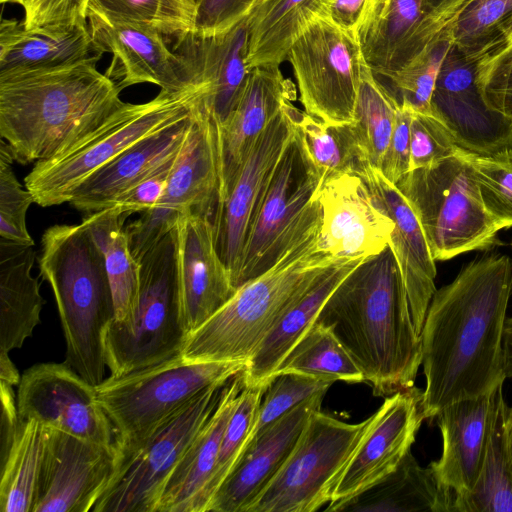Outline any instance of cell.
Returning a JSON list of instances; mask_svg holds the SVG:
<instances>
[{"mask_svg": "<svg viewBox=\"0 0 512 512\" xmlns=\"http://www.w3.org/2000/svg\"><path fill=\"white\" fill-rule=\"evenodd\" d=\"M511 296L512 260L495 253L471 261L436 290L420 335L425 419L504 383L502 342Z\"/></svg>", "mask_w": 512, "mask_h": 512, "instance_id": "1", "label": "cell"}, {"mask_svg": "<svg viewBox=\"0 0 512 512\" xmlns=\"http://www.w3.org/2000/svg\"><path fill=\"white\" fill-rule=\"evenodd\" d=\"M315 322L344 346L374 396L385 398L414 386L421 337L389 245L341 281Z\"/></svg>", "mask_w": 512, "mask_h": 512, "instance_id": "2", "label": "cell"}, {"mask_svg": "<svg viewBox=\"0 0 512 512\" xmlns=\"http://www.w3.org/2000/svg\"><path fill=\"white\" fill-rule=\"evenodd\" d=\"M93 57L0 73V135L22 165L56 157L96 131L125 102Z\"/></svg>", "mask_w": 512, "mask_h": 512, "instance_id": "3", "label": "cell"}, {"mask_svg": "<svg viewBox=\"0 0 512 512\" xmlns=\"http://www.w3.org/2000/svg\"><path fill=\"white\" fill-rule=\"evenodd\" d=\"M320 204L279 259L239 287L229 301L188 335L182 356L192 361L247 363L287 308L335 260L318 246Z\"/></svg>", "mask_w": 512, "mask_h": 512, "instance_id": "4", "label": "cell"}, {"mask_svg": "<svg viewBox=\"0 0 512 512\" xmlns=\"http://www.w3.org/2000/svg\"><path fill=\"white\" fill-rule=\"evenodd\" d=\"M39 269L58 308L66 342L64 362L97 386L107 367L103 336L114 318L103 254L83 223L57 224L42 236Z\"/></svg>", "mask_w": 512, "mask_h": 512, "instance_id": "5", "label": "cell"}, {"mask_svg": "<svg viewBox=\"0 0 512 512\" xmlns=\"http://www.w3.org/2000/svg\"><path fill=\"white\" fill-rule=\"evenodd\" d=\"M395 185L418 218L435 261L500 244L468 151L411 170Z\"/></svg>", "mask_w": 512, "mask_h": 512, "instance_id": "6", "label": "cell"}, {"mask_svg": "<svg viewBox=\"0 0 512 512\" xmlns=\"http://www.w3.org/2000/svg\"><path fill=\"white\" fill-rule=\"evenodd\" d=\"M139 266V298L132 325L122 327L112 319L103 336L104 359L112 377L180 355L188 338L174 229L143 255Z\"/></svg>", "mask_w": 512, "mask_h": 512, "instance_id": "7", "label": "cell"}, {"mask_svg": "<svg viewBox=\"0 0 512 512\" xmlns=\"http://www.w3.org/2000/svg\"><path fill=\"white\" fill-rule=\"evenodd\" d=\"M206 88L170 93L152 100L124 103L96 131L66 152L34 163L25 187L41 207L68 203L76 188L142 138L188 116Z\"/></svg>", "mask_w": 512, "mask_h": 512, "instance_id": "8", "label": "cell"}, {"mask_svg": "<svg viewBox=\"0 0 512 512\" xmlns=\"http://www.w3.org/2000/svg\"><path fill=\"white\" fill-rule=\"evenodd\" d=\"M245 363L192 361L182 353L123 376L104 379L97 399L125 449L138 446L164 420L215 384L242 372Z\"/></svg>", "mask_w": 512, "mask_h": 512, "instance_id": "9", "label": "cell"}, {"mask_svg": "<svg viewBox=\"0 0 512 512\" xmlns=\"http://www.w3.org/2000/svg\"><path fill=\"white\" fill-rule=\"evenodd\" d=\"M226 383L199 393L138 446H119L115 478L92 512H156L169 477L216 409Z\"/></svg>", "mask_w": 512, "mask_h": 512, "instance_id": "10", "label": "cell"}, {"mask_svg": "<svg viewBox=\"0 0 512 512\" xmlns=\"http://www.w3.org/2000/svg\"><path fill=\"white\" fill-rule=\"evenodd\" d=\"M315 411L290 456L248 512H314L331 501L338 478L371 424Z\"/></svg>", "mask_w": 512, "mask_h": 512, "instance_id": "11", "label": "cell"}, {"mask_svg": "<svg viewBox=\"0 0 512 512\" xmlns=\"http://www.w3.org/2000/svg\"><path fill=\"white\" fill-rule=\"evenodd\" d=\"M319 186V173L296 125L255 209L233 278L236 289L279 259L309 218Z\"/></svg>", "mask_w": 512, "mask_h": 512, "instance_id": "12", "label": "cell"}, {"mask_svg": "<svg viewBox=\"0 0 512 512\" xmlns=\"http://www.w3.org/2000/svg\"><path fill=\"white\" fill-rule=\"evenodd\" d=\"M363 59L357 35L314 17L286 56L305 112L328 124L353 123Z\"/></svg>", "mask_w": 512, "mask_h": 512, "instance_id": "13", "label": "cell"}, {"mask_svg": "<svg viewBox=\"0 0 512 512\" xmlns=\"http://www.w3.org/2000/svg\"><path fill=\"white\" fill-rule=\"evenodd\" d=\"M202 96L195 104L192 125L162 198L125 228L138 262L175 228L183 214L207 216L213 221L219 196L217 127L202 104Z\"/></svg>", "mask_w": 512, "mask_h": 512, "instance_id": "14", "label": "cell"}, {"mask_svg": "<svg viewBox=\"0 0 512 512\" xmlns=\"http://www.w3.org/2000/svg\"><path fill=\"white\" fill-rule=\"evenodd\" d=\"M120 448L45 427V444L32 512H88L118 470Z\"/></svg>", "mask_w": 512, "mask_h": 512, "instance_id": "15", "label": "cell"}, {"mask_svg": "<svg viewBox=\"0 0 512 512\" xmlns=\"http://www.w3.org/2000/svg\"><path fill=\"white\" fill-rule=\"evenodd\" d=\"M19 415L94 443L111 445L115 429L97 399L96 387L63 363H39L22 375L16 393Z\"/></svg>", "mask_w": 512, "mask_h": 512, "instance_id": "16", "label": "cell"}, {"mask_svg": "<svg viewBox=\"0 0 512 512\" xmlns=\"http://www.w3.org/2000/svg\"><path fill=\"white\" fill-rule=\"evenodd\" d=\"M287 102L259 136L213 217L215 245L232 284L255 209L296 129L298 110Z\"/></svg>", "mask_w": 512, "mask_h": 512, "instance_id": "17", "label": "cell"}, {"mask_svg": "<svg viewBox=\"0 0 512 512\" xmlns=\"http://www.w3.org/2000/svg\"><path fill=\"white\" fill-rule=\"evenodd\" d=\"M431 112L470 153L494 156L512 150V120L485 104L474 61L454 45L440 69Z\"/></svg>", "mask_w": 512, "mask_h": 512, "instance_id": "18", "label": "cell"}, {"mask_svg": "<svg viewBox=\"0 0 512 512\" xmlns=\"http://www.w3.org/2000/svg\"><path fill=\"white\" fill-rule=\"evenodd\" d=\"M87 20L97 52L112 54L105 74L121 91L141 83L170 93L206 88L159 32L109 21L92 12H87Z\"/></svg>", "mask_w": 512, "mask_h": 512, "instance_id": "19", "label": "cell"}, {"mask_svg": "<svg viewBox=\"0 0 512 512\" xmlns=\"http://www.w3.org/2000/svg\"><path fill=\"white\" fill-rule=\"evenodd\" d=\"M422 397L423 391L415 385L385 397L340 474L329 503L356 496L399 465L425 420Z\"/></svg>", "mask_w": 512, "mask_h": 512, "instance_id": "20", "label": "cell"}, {"mask_svg": "<svg viewBox=\"0 0 512 512\" xmlns=\"http://www.w3.org/2000/svg\"><path fill=\"white\" fill-rule=\"evenodd\" d=\"M320 204L318 246L335 258L376 255L390 243L393 220L379 208L364 180L344 174L328 180Z\"/></svg>", "mask_w": 512, "mask_h": 512, "instance_id": "21", "label": "cell"}, {"mask_svg": "<svg viewBox=\"0 0 512 512\" xmlns=\"http://www.w3.org/2000/svg\"><path fill=\"white\" fill-rule=\"evenodd\" d=\"M295 99V85L284 77L279 66H257L249 71L234 109L224 124L216 126L218 204L230 192L259 136L281 108Z\"/></svg>", "mask_w": 512, "mask_h": 512, "instance_id": "22", "label": "cell"}, {"mask_svg": "<svg viewBox=\"0 0 512 512\" xmlns=\"http://www.w3.org/2000/svg\"><path fill=\"white\" fill-rule=\"evenodd\" d=\"M174 230L182 317L189 335L224 306L237 289L216 249L211 218L185 213Z\"/></svg>", "mask_w": 512, "mask_h": 512, "instance_id": "23", "label": "cell"}, {"mask_svg": "<svg viewBox=\"0 0 512 512\" xmlns=\"http://www.w3.org/2000/svg\"><path fill=\"white\" fill-rule=\"evenodd\" d=\"M503 400L500 384L490 393L451 403L436 415L443 450L441 457L429 466L438 483L453 496L467 493L475 486Z\"/></svg>", "mask_w": 512, "mask_h": 512, "instance_id": "24", "label": "cell"}, {"mask_svg": "<svg viewBox=\"0 0 512 512\" xmlns=\"http://www.w3.org/2000/svg\"><path fill=\"white\" fill-rule=\"evenodd\" d=\"M324 396L299 404L254 438L217 490L208 512H248L290 456L312 413L321 409Z\"/></svg>", "mask_w": 512, "mask_h": 512, "instance_id": "25", "label": "cell"}, {"mask_svg": "<svg viewBox=\"0 0 512 512\" xmlns=\"http://www.w3.org/2000/svg\"><path fill=\"white\" fill-rule=\"evenodd\" d=\"M376 205L394 222L391 248L404 283L412 318L418 333L436 292V266L429 245L411 206L380 170L368 166L360 175Z\"/></svg>", "mask_w": 512, "mask_h": 512, "instance_id": "26", "label": "cell"}, {"mask_svg": "<svg viewBox=\"0 0 512 512\" xmlns=\"http://www.w3.org/2000/svg\"><path fill=\"white\" fill-rule=\"evenodd\" d=\"M248 38L247 19L222 35L200 37L190 32L175 38L172 49L207 88L201 101L216 126L228 119L249 74Z\"/></svg>", "mask_w": 512, "mask_h": 512, "instance_id": "27", "label": "cell"}, {"mask_svg": "<svg viewBox=\"0 0 512 512\" xmlns=\"http://www.w3.org/2000/svg\"><path fill=\"white\" fill-rule=\"evenodd\" d=\"M33 246L0 238V381L13 386L21 376L9 354L32 336L45 303L32 275Z\"/></svg>", "mask_w": 512, "mask_h": 512, "instance_id": "28", "label": "cell"}, {"mask_svg": "<svg viewBox=\"0 0 512 512\" xmlns=\"http://www.w3.org/2000/svg\"><path fill=\"white\" fill-rule=\"evenodd\" d=\"M194 107L188 116L142 138L90 175L68 203L88 214L110 208L119 195L182 149Z\"/></svg>", "mask_w": 512, "mask_h": 512, "instance_id": "29", "label": "cell"}, {"mask_svg": "<svg viewBox=\"0 0 512 512\" xmlns=\"http://www.w3.org/2000/svg\"><path fill=\"white\" fill-rule=\"evenodd\" d=\"M243 387L241 372L225 384L216 409L169 477L156 512H206L222 436Z\"/></svg>", "mask_w": 512, "mask_h": 512, "instance_id": "30", "label": "cell"}, {"mask_svg": "<svg viewBox=\"0 0 512 512\" xmlns=\"http://www.w3.org/2000/svg\"><path fill=\"white\" fill-rule=\"evenodd\" d=\"M365 258H340L335 260L287 308L258 345L242 370L244 386H268L286 356L315 322L332 292Z\"/></svg>", "mask_w": 512, "mask_h": 512, "instance_id": "31", "label": "cell"}, {"mask_svg": "<svg viewBox=\"0 0 512 512\" xmlns=\"http://www.w3.org/2000/svg\"><path fill=\"white\" fill-rule=\"evenodd\" d=\"M98 57L87 21L26 28L23 21L2 18L0 73L48 68Z\"/></svg>", "mask_w": 512, "mask_h": 512, "instance_id": "32", "label": "cell"}, {"mask_svg": "<svg viewBox=\"0 0 512 512\" xmlns=\"http://www.w3.org/2000/svg\"><path fill=\"white\" fill-rule=\"evenodd\" d=\"M453 493L409 451L383 479L349 499L329 503L330 512H452Z\"/></svg>", "mask_w": 512, "mask_h": 512, "instance_id": "33", "label": "cell"}, {"mask_svg": "<svg viewBox=\"0 0 512 512\" xmlns=\"http://www.w3.org/2000/svg\"><path fill=\"white\" fill-rule=\"evenodd\" d=\"M130 213L118 206L89 213L82 223L99 246L112 291L113 322L129 327L139 298V262L133 256L124 221Z\"/></svg>", "mask_w": 512, "mask_h": 512, "instance_id": "34", "label": "cell"}, {"mask_svg": "<svg viewBox=\"0 0 512 512\" xmlns=\"http://www.w3.org/2000/svg\"><path fill=\"white\" fill-rule=\"evenodd\" d=\"M432 8L427 0H391L385 13L358 35L365 62L383 78L420 51L421 27Z\"/></svg>", "mask_w": 512, "mask_h": 512, "instance_id": "35", "label": "cell"}, {"mask_svg": "<svg viewBox=\"0 0 512 512\" xmlns=\"http://www.w3.org/2000/svg\"><path fill=\"white\" fill-rule=\"evenodd\" d=\"M330 0H260L247 18V69L277 65L308 23Z\"/></svg>", "mask_w": 512, "mask_h": 512, "instance_id": "36", "label": "cell"}, {"mask_svg": "<svg viewBox=\"0 0 512 512\" xmlns=\"http://www.w3.org/2000/svg\"><path fill=\"white\" fill-rule=\"evenodd\" d=\"M44 444L45 426L22 419L8 449L0 455L1 512H32Z\"/></svg>", "mask_w": 512, "mask_h": 512, "instance_id": "37", "label": "cell"}, {"mask_svg": "<svg viewBox=\"0 0 512 512\" xmlns=\"http://www.w3.org/2000/svg\"><path fill=\"white\" fill-rule=\"evenodd\" d=\"M296 125L319 173V189L340 175L360 176L370 166L353 123L328 124L298 110Z\"/></svg>", "mask_w": 512, "mask_h": 512, "instance_id": "38", "label": "cell"}, {"mask_svg": "<svg viewBox=\"0 0 512 512\" xmlns=\"http://www.w3.org/2000/svg\"><path fill=\"white\" fill-rule=\"evenodd\" d=\"M279 373H298L334 382L365 381L362 372L335 335L316 322L295 344L275 376Z\"/></svg>", "mask_w": 512, "mask_h": 512, "instance_id": "39", "label": "cell"}, {"mask_svg": "<svg viewBox=\"0 0 512 512\" xmlns=\"http://www.w3.org/2000/svg\"><path fill=\"white\" fill-rule=\"evenodd\" d=\"M87 12L175 39L192 31L196 0H89Z\"/></svg>", "mask_w": 512, "mask_h": 512, "instance_id": "40", "label": "cell"}, {"mask_svg": "<svg viewBox=\"0 0 512 512\" xmlns=\"http://www.w3.org/2000/svg\"><path fill=\"white\" fill-rule=\"evenodd\" d=\"M398 104L363 59L353 125L370 166L379 170L389 144Z\"/></svg>", "mask_w": 512, "mask_h": 512, "instance_id": "41", "label": "cell"}, {"mask_svg": "<svg viewBox=\"0 0 512 512\" xmlns=\"http://www.w3.org/2000/svg\"><path fill=\"white\" fill-rule=\"evenodd\" d=\"M507 408L503 400L478 480L471 491L453 496L452 512H512V479L503 450V422Z\"/></svg>", "mask_w": 512, "mask_h": 512, "instance_id": "42", "label": "cell"}, {"mask_svg": "<svg viewBox=\"0 0 512 512\" xmlns=\"http://www.w3.org/2000/svg\"><path fill=\"white\" fill-rule=\"evenodd\" d=\"M453 47L448 37H438L426 44L403 67L386 79L385 87L398 106L406 105L415 112L430 114L431 101L442 64Z\"/></svg>", "mask_w": 512, "mask_h": 512, "instance_id": "43", "label": "cell"}, {"mask_svg": "<svg viewBox=\"0 0 512 512\" xmlns=\"http://www.w3.org/2000/svg\"><path fill=\"white\" fill-rule=\"evenodd\" d=\"M266 388L267 386H244L238 395L235 408L225 427L216 466L207 488L206 512L217 490L236 465L250 440Z\"/></svg>", "mask_w": 512, "mask_h": 512, "instance_id": "44", "label": "cell"}, {"mask_svg": "<svg viewBox=\"0 0 512 512\" xmlns=\"http://www.w3.org/2000/svg\"><path fill=\"white\" fill-rule=\"evenodd\" d=\"M333 383L298 373L277 374L265 390L248 444L299 404L325 395Z\"/></svg>", "mask_w": 512, "mask_h": 512, "instance_id": "45", "label": "cell"}, {"mask_svg": "<svg viewBox=\"0 0 512 512\" xmlns=\"http://www.w3.org/2000/svg\"><path fill=\"white\" fill-rule=\"evenodd\" d=\"M483 205L499 230L512 227V150L494 156L469 152Z\"/></svg>", "mask_w": 512, "mask_h": 512, "instance_id": "46", "label": "cell"}, {"mask_svg": "<svg viewBox=\"0 0 512 512\" xmlns=\"http://www.w3.org/2000/svg\"><path fill=\"white\" fill-rule=\"evenodd\" d=\"M470 58L485 104L512 120V43L487 44Z\"/></svg>", "mask_w": 512, "mask_h": 512, "instance_id": "47", "label": "cell"}, {"mask_svg": "<svg viewBox=\"0 0 512 512\" xmlns=\"http://www.w3.org/2000/svg\"><path fill=\"white\" fill-rule=\"evenodd\" d=\"M510 12L512 0H474L438 37L450 38L457 49L471 57L493 38Z\"/></svg>", "mask_w": 512, "mask_h": 512, "instance_id": "48", "label": "cell"}, {"mask_svg": "<svg viewBox=\"0 0 512 512\" xmlns=\"http://www.w3.org/2000/svg\"><path fill=\"white\" fill-rule=\"evenodd\" d=\"M10 145L0 140V238L25 245H34L26 226V214L34 202L31 192L17 180Z\"/></svg>", "mask_w": 512, "mask_h": 512, "instance_id": "49", "label": "cell"}, {"mask_svg": "<svg viewBox=\"0 0 512 512\" xmlns=\"http://www.w3.org/2000/svg\"><path fill=\"white\" fill-rule=\"evenodd\" d=\"M462 150L451 132L436 117L413 113L410 126V169L425 168Z\"/></svg>", "mask_w": 512, "mask_h": 512, "instance_id": "50", "label": "cell"}, {"mask_svg": "<svg viewBox=\"0 0 512 512\" xmlns=\"http://www.w3.org/2000/svg\"><path fill=\"white\" fill-rule=\"evenodd\" d=\"M260 0H196L191 33L200 37L225 34L246 20Z\"/></svg>", "mask_w": 512, "mask_h": 512, "instance_id": "51", "label": "cell"}, {"mask_svg": "<svg viewBox=\"0 0 512 512\" xmlns=\"http://www.w3.org/2000/svg\"><path fill=\"white\" fill-rule=\"evenodd\" d=\"M179 152L119 195L111 207L118 206L130 214L143 213L154 208L165 192Z\"/></svg>", "mask_w": 512, "mask_h": 512, "instance_id": "52", "label": "cell"}, {"mask_svg": "<svg viewBox=\"0 0 512 512\" xmlns=\"http://www.w3.org/2000/svg\"><path fill=\"white\" fill-rule=\"evenodd\" d=\"M414 110L398 106L392 135L379 170L391 183L396 184L410 169V126Z\"/></svg>", "mask_w": 512, "mask_h": 512, "instance_id": "53", "label": "cell"}, {"mask_svg": "<svg viewBox=\"0 0 512 512\" xmlns=\"http://www.w3.org/2000/svg\"><path fill=\"white\" fill-rule=\"evenodd\" d=\"M89 0H25L24 26L28 29L55 23L87 21Z\"/></svg>", "mask_w": 512, "mask_h": 512, "instance_id": "54", "label": "cell"}, {"mask_svg": "<svg viewBox=\"0 0 512 512\" xmlns=\"http://www.w3.org/2000/svg\"><path fill=\"white\" fill-rule=\"evenodd\" d=\"M367 0H330L318 16L326 17L338 27L358 36L359 24Z\"/></svg>", "mask_w": 512, "mask_h": 512, "instance_id": "55", "label": "cell"}, {"mask_svg": "<svg viewBox=\"0 0 512 512\" xmlns=\"http://www.w3.org/2000/svg\"><path fill=\"white\" fill-rule=\"evenodd\" d=\"M470 0H453L440 12L429 16L428 24L433 36L445 31L455 19L465 10Z\"/></svg>", "mask_w": 512, "mask_h": 512, "instance_id": "56", "label": "cell"}, {"mask_svg": "<svg viewBox=\"0 0 512 512\" xmlns=\"http://www.w3.org/2000/svg\"><path fill=\"white\" fill-rule=\"evenodd\" d=\"M391 0H367L359 24L358 35L368 29L387 10Z\"/></svg>", "mask_w": 512, "mask_h": 512, "instance_id": "57", "label": "cell"}, {"mask_svg": "<svg viewBox=\"0 0 512 512\" xmlns=\"http://www.w3.org/2000/svg\"><path fill=\"white\" fill-rule=\"evenodd\" d=\"M503 450L512 479V407L507 408L503 422Z\"/></svg>", "mask_w": 512, "mask_h": 512, "instance_id": "58", "label": "cell"}, {"mask_svg": "<svg viewBox=\"0 0 512 512\" xmlns=\"http://www.w3.org/2000/svg\"><path fill=\"white\" fill-rule=\"evenodd\" d=\"M503 352L506 378L512 377V317L506 318L503 331Z\"/></svg>", "mask_w": 512, "mask_h": 512, "instance_id": "59", "label": "cell"}, {"mask_svg": "<svg viewBox=\"0 0 512 512\" xmlns=\"http://www.w3.org/2000/svg\"><path fill=\"white\" fill-rule=\"evenodd\" d=\"M512 43V12L497 26L493 38L487 44ZM486 44V45H487Z\"/></svg>", "mask_w": 512, "mask_h": 512, "instance_id": "60", "label": "cell"}, {"mask_svg": "<svg viewBox=\"0 0 512 512\" xmlns=\"http://www.w3.org/2000/svg\"><path fill=\"white\" fill-rule=\"evenodd\" d=\"M430 4L432 10L428 15H434L441 10H443L447 5H449L453 0H427Z\"/></svg>", "mask_w": 512, "mask_h": 512, "instance_id": "61", "label": "cell"}, {"mask_svg": "<svg viewBox=\"0 0 512 512\" xmlns=\"http://www.w3.org/2000/svg\"><path fill=\"white\" fill-rule=\"evenodd\" d=\"M25 0H0V2L2 4H5V3H14V4H18L20 6H22V4L24 3Z\"/></svg>", "mask_w": 512, "mask_h": 512, "instance_id": "62", "label": "cell"}, {"mask_svg": "<svg viewBox=\"0 0 512 512\" xmlns=\"http://www.w3.org/2000/svg\"><path fill=\"white\" fill-rule=\"evenodd\" d=\"M473 1H474V0H470V2H469V4L467 5V7H468V6H469ZM467 7H466V8H467ZM466 8H465V9H466Z\"/></svg>", "mask_w": 512, "mask_h": 512, "instance_id": "63", "label": "cell"}]
</instances>
